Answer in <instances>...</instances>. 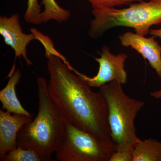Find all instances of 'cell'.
Returning <instances> with one entry per match:
<instances>
[{"label": "cell", "mask_w": 161, "mask_h": 161, "mask_svg": "<svg viewBox=\"0 0 161 161\" xmlns=\"http://www.w3.org/2000/svg\"><path fill=\"white\" fill-rule=\"evenodd\" d=\"M24 17L25 21L31 24L39 25L42 23L41 19V5L38 0H28Z\"/></svg>", "instance_id": "14"}, {"label": "cell", "mask_w": 161, "mask_h": 161, "mask_svg": "<svg viewBox=\"0 0 161 161\" xmlns=\"http://www.w3.org/2000/svg\"><path fill=\"white\" fill-rule=\"evenodd\" d=\"M122 85L113 81L99 88L106 101L111 137L116 151L133 150L140 139L136 135L135 119L145 104L143 101L130 98Z\"/></svg>", "instance_id": "3"}, {"label": "cell", "mask_w": 161, "mask_h": 161, "mask_svg": "<svg viewBox=\"0 0 161 161\" xmlns=\"http://www.w3.org/2000/svg\"><path fill=\"white\" fill-rule=\"evenodd\" d=\"M132 161H161V142L155 139L140 140L132 150Z\"/></svg>", "instance_id": "11"}, {"label": "cell", "mask_w": 161, "mask_h": 161, "mask_svg": "<svg viewBox=\"0 0 161 161\" xmlns=\"http://www.w3.org/2000/svg\"><path fill=\"white\" fill-rule=\"evenodd\" d=\"M92 5V9L113 8L130 5L144 0H86Z\"/></svg>", "instance_id": "15"}, {"label": "cell", "mask_w": 161, "mask_h": 161, "mask_svg": "<svg viewBox=\"0 0 161 161\" xmlns=\"http://www.w3.org/2000/svg\"><path fill=\"white\" fill-rule=\"evenodd\" d=\"M150 95L153 98H155V99H161V87L160 89L150 93Z\"/></svg>", "instance_id": "18"}, {"label": "cell", "mask_w": 161, "mask_h": 161, "mask_svg": "<svg viewBox=\"0 0 161 161\" xmlns=\"http://www.w3.org/2000/svg\"><path fill=\"white\" fill-rule=\"evenodd\" d=\"M46 58L48 92L66 120L115 145L108 120V105L103 95L93 92L58 56L50 55Z\"/></svg>", "instance_id": "1"}, {"label": "cell", "mask_w": 161, "mask_h": 161, "mask_svg": "<svg viewBox=\"0 0 161 161\" xmlns=\"http://www.w3.org/2000/svg\"><path fill=\"white\" fill-rule=\"evenodd\" d=\"M22 74L19 69L9 77L7 85L0 92V101L3 109L10 113L23 114L33 117L32 115L23 107L18 99L15 92L16 86L19 83Z\"/></svg>", "instance_id": "10"}, {"label": "cell", "mask_w": 161, "mask_h": 161, "mask_svg": "<svg viewBox=\"0 0 161 161\" xmlns=\"http://www.w3.org/2000/svg\"><path fill=\"white\" fill-rule=\"evenodd\" d=\"M1 161H43L40 154L31 148L24 149L18 146L0 158Z\"/></svg>", "instance_id": "13"}, {"label": "cell", "mask_w": 161, "mask_h": 161, "mask_svg": "<svg viewBox=\"0 0 161 161\" xmlns=\"http://www.w3.org/2000/svg\"><path fill=\"white\" fill-rule=\"evenodd\" d=\"M132 151L126 150V151H116L114 153L109 161H132Z\"/></svg>", "instance_id": "16"}, {"label": "cell", "mask_w": 161, "mask_h": 161, "mask_svg": "<svg viewBox=\"0 0 161 161\" xmlns=\"http://www.w3.org/2000/svg\"><path fill=\"white\" fill-rule=\"evenodd\" d=\"M94 19L90 21L89 36L100 38L113 27L125 26L133 28L135 33L146 36L153 25L161 23V0H150L132 3L123 9H92Z\"/></svg>", "instance_id": "4"}, {"label": "cell", "mask_w": 161, "mask_h": 161, "mask_svg": "<svg viewBox=\"0 0 161 161\" xmlns=\"http://www.w3.org/2000/svg\"><path fill=\"white\" fill-rule=\"evenodd\" d=\"M32 117L0 110V158L18 147V135L23 125Z\"/></svg>", "instance_id": "9"}, {"label": "cell", "mask_w": 161, "mask_h": 161, "mask_svg": "<svg viewBox=\"0 0 161 161\" xmlns=\"http://www.w3.org/2000/svg\"><path fill=\"white\" fill-rule=\"evenodd\" d=\"M149 34L155 37H158L161 39V28L158 29L150 30Z\"/></svg>", "instance_id": "17"}, {"label": "cell", "mask_w": 161, "mask_h": 161, "mask_svg": "<svg viewBox=\"0 0 161 161\" xmlns=\"http://www.w3.org/2000/svg\"><path fill=\"white\" fill-rule=\"evenodd\" d=\"M122 46L130 47L148 60L152 69L161 78V46L155 40V37L147 38L131 31L119 36Z\"/></svg>", "instance_id": "8"}, {"label": "cell", "mask_w": 161, "mask_h": 161, "mask_svg": "<svg viewBox=\"0 0 161 161\" xmlns=\"http://www.w3.org/2000/svg\"><path fill=\"white\" fill-rule=\"evenodd\" d=\"M37 85V115L20 130L18 135V146L24 149H34L43 161H54L51 156L63 139L66 119L51 97L46 79L39 77Z\"/></svg>", "instance_id": "2"}, {"label": "cell", "mask_w": 161, "mask_h": 161, "mask_svg": "<svg viewBox=\"0 0 161 161\" xmlns=\"http://www.w3.org/2000/svg\"><path fill=\"white\" fill-rule=\"evenodd\" d=\"M41 5L44 7L41 13L42 23L54 20L58 23H62L70 16V11L60 7L55 0H42Z\"/></svg>", "instance_id": "12"}, {"label": "cell", "mask_w": 161, "mask_h": 161, "mask_svg": "<svg viewBox=\"0 0 161 161\" xmlns=\"http://www.w3.org/2000/svg\"><path fill=\"white\" fill-rule=\"evenodd\" d=\"M100 58H95L99 64L97 75L90 77L79 73L73 69L76 75L86 82L91 87L99 88L106 84L116 81L122 85L128 81V75L125 68V63L128 58L126 54L120 53L115 55L110 52L109 47L103 45L99 53Z\"/></svg>", "instance_id": "6"}, {"label": "cell", "mask_w": 161, "mask_h": 161, "mask_svg": "<svg viewBox=\"0 0 161 161\" xmlns=\"http://www.w3.org/2000/svg\"><path fill=\"white\" fill-rule=\"evenodd\" d=\"M116 151L109 143L66 120L63 139L56 151L59 161H109Z\"/></svg>", "instance_id": "5"}, {"label": "cell", "mask_w": 161, "mask_h": 161, "mask_svg": "<svg viewBox=\"0 0 161 161\" xmlns=\"http://www.w3.org/2000/svg\"><path fill=\"white\" fill-rule=\"evenodd\" d=\"M0 34L4 42L14 50L15 60L8 78L15 71V60L17 58L23 57L27 65L32 64V62L27 57L26 47L32 40H36V35L33 33L26 34L23 32L19 14H12L10 17L0 16Z\"/></svg>", "instance_id": "7"}]
</instances>
